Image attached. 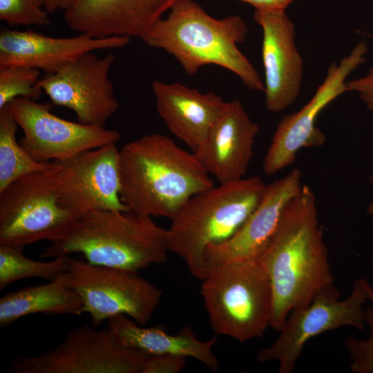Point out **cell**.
<instances>
[{"instance_id":"1","label":"cell","mask_w":373,"mask_h":373,"mask_svg":"<svg viewBox=\"0 0 373 373\" xmlns=\"http://www.w3.org/2000/svg\"><path fill=\"white\" fill-rule=\"evenodd\" d=\"M258 260L272 289L269 327L278 332L293 310L307 306L318 291L333 284L316 198L309 186L303 185L285 207Z\"/></svg>"},{"instance_id":"2","label":"cell","mask_w":373,"mask_h":373,"mask_svg":"<svg viewBox=\"0 0 373 373\" xmlns=\"http://www.w3.org/2000/svg\"><path fill=\"white\" fill-rule=\"evenodd\" d=\"M119 151L120 198L133 213L171 220L193 195L214 185L194 153L165 135H144Z\"/></svg>"},{"instance_id":"3","label":"cell","mask_w":373,"mask_h":373,"mask_svg":"<svg viewBox=\"0 0 373 373\" xmlns=\"http://www.w3.org/2000/svg\"><path fill=\"white\" fill-rule=\"evenodd\" d=\"M248 31L239 15L216 19L194 0H180L141 39L171 55L189 75L216 65L236 75L248 88L264 92L263 81L238 47Z\"/></svg>"},{"instance_id":"4","label":"cell","mask_w":373,"mask_h":373,"mask_svg":"<svg viewBox=\"0 0 373 373\" xmlns=\"http://www.w3.org/2000/svg\"><path fill=\"white\" fill-rule=\"evenodd\" d=\"M169 251L168 230L153 218L130 211L95 210L76 217L41 257L81 254L93 265L137 271L165 262Z\"/></svg>"},{"instance_id":"5","label":"cell","mask_w":373,"mask_h":373,"mask_svg":"<svg viewBox=\"0 0 373 373\" xmlns=\"http://www.w3.org/2000/svg\"><path fill=\"white\" fill-rule=\"evenodd\" d=\"M266 185L258 176L220 184L193 195L171 220V252L181 258L190 274L203 280L204 251L233 236L259 204Z\"/></svg>"},{"instance_id":"6","label":"cell","mask_w":373,"mask_h":373,"mask_svg":"<svg viewBox=\"0 0 373 373\" xmlns=\"http://www.w3.org/2000/svg\"><path fill=\"white\" fill-rule=\"evenodd\" d=\"M200 295L211 329L244 343L261 338L273 308L271 281L259 260H238L211 269Z\"/></svg>"},{"instance_id":"7","label":"cell","mask_w":373,"mask_h":373,"mask_svg":"<svg viewBox=\"0 0 373 373\" xmlns=\"http://www.w3.org/2000/svg\"><path fill=\"white\" fill-rule=\"evenodd\" d=\"M60 164L22 176L0 192V245L24 247L64 235L75 217L59 204Z\"/></svg>"},{"instance_id":"8","label":"cell","mask_w":373,"mask_h":373,"mask_svg":"<svg viewBox=\"0 0 373 373\" xmlns=\"http://www.w3.org/2000/svg\"><path fill=\"white\" fill-rule=\"evenodd\" d=\"M367 302L373 304V286L365 278L356 279L350 295L339 299L333 285L323 287L306 307L293 310L278 338L260 350L259 362L276 361L279 373H291L305 343L312 338L341 327L350 326L363 332L365 327Z\"/></svg>"},{"instance_id":"9","label":"cell","mask_w":373,"mask_h":373,"mask_svg":"<svg viewBox=\"0 0 373 373\" xmlns=\"http://www.w3.org/2000/svg\"><path fill=\"white\" fill-rule=\"evenodd\" d=\"M70 287L83 303L94 327L105 320L126 315L146 325L159 305L162 291L137 271L93 265L70 258Z\"/></svg>"},{"instance_id":"10","label":"cell","mask_w":373,"mask_h":373,"mask_svg":"<svg viewBox=\"0 0 373 373\" xmlns=\"http://www.w3.org/2000/svg\"><path fill=\"white\" fill-rule=\"evenodd\" d=\"M87 325L69 330L54 348L39 355L18 356L12 373H142L149 357L121 344L106 327Z\"/></svg>"},{"instance_id":"11","label":"cell","mask_w":373,"mask_h":373,"mask_svg":"<svg viewBox=\"0 0 373 373\" xmlns=\"http://www.w3.org/2000/svg\"><path fill=\"white\" fill-rule=\"evenodd\" d=\"M367 52V44L361 41L338 63H331L325 79L310 100L298 111L280 119L262 162L266 175H271L289 166L301 149L325 144L326 136L316 125L317 117L330 103L347 92L348 76L365 61Z\"/></svg>"},{"instance_id":"12","label":"cell","mask_w":373,"mask_h":373,"mask_svg":"<svg viewBox=\"0 0 373 373\" xmlns=\"http://www.w3.org/2000/svg\"><path fill=\"white\" fill-rule=\"evenodd\" d=\"M115 60L113 54L99 57L88 52L57 71L45 74L37 86L53 106L73 111L79 122L105 127L119 108L108 77Z\"/></svg>"},{"instance_id":"13","label":"cell","mask_w":373,"mask_h":373,"mask_svg":"<svg viewBox=\"0 0 373 373\" xmlns=\"http://www.w3.org/2000/svg\"><path fill=\"white\" fill-rule=\"evenodd\" d=\"M23 135L20 144L35 160L64 162L108 144L117 143L119 131L73 122L51 112L52 104L17 97L10 103Z\"/></svg>"},{"instance_id":"14","label":"cell","mask_w":373,"mask_h":373,"mask_svg":"<svg viewBox=\"0 0 373 373\" xmlns=\"http://www.w3.org/2000/svg\"><path fill=\"white\" fill-rule=\"evenodd\" d=\"M59 162V204L73 216L95 210L128 211L120 198V151L116 143Z\"/></svg>"},{"instance_id":"15","label":"cell","mask_w":373,"mask_h":373,"mask_svg":"<svg viewBox=\"0 0 373 373\" xmlns=\"http://www.w3.org/2000/svg\"><path fill=\"white\" fill-rule=\"evenodd\" d=\"M254 19L262 32L265 106L269 111L278 113L297 99L303 77L295 26L283 10H255Z\"/></svg>"},{"instance_id":"16","label":"cell","mask_w":373,"mask_h":373,"mask_svg":"<svg viewBox=\"0 0 373 373\" xmlns=\"http://www.w3.org/2000/svg\"><path fill=\"white\" fill-rule=\"evenodd\" d=\"M301 178L300 171L294 169L285 177L266 185L259 204L240 229L228 240L207 247L204 259L207 273L227 262L260 257L285 207L301 191Z\"/></svg>"},{"instance_id":"17","label":"cell","mask_w":373,"mask_h":373,"mask_svg":"<svg viewBox=\"0 0 373 373\" xmlns=\"http://www.w3.org/2000/svg\"><path fill=\"white\" fill-rule=\"evenodd\" d=\"M180 0H73L64 11L71 30L93 37H142Z\"/></svg>"},{"instance_id":"18","label":"cell","mask_w":373,"mask_h":373,"mask_svg":"<svg viewBox=\"0 0 373 373\" xmlns=\"http://www.w3.org/2000/svg\"><path fill=\"white\" fill-rule=\"evenodd\" d=\"M126 37H93L79 34L70 37H55L32 30L3 28L0 32V66H17L57 71L66 64L97 50L126 46Z\"/></svg>"},{"instance_id":"19","label":"cell","mask_w":373,"mask_h":373,"mask_svg":"<svg viewBox=\"0 0 373 373\" xmlns=\"http://www.w3.org/2000/svg\"><path fill=\"white\" fill-rule=\"evenodd\" d=\"M259 131L240 100L227 102L206 140L193 153L219 184L241 180L251 160Z\"/></svg>"},{"instance_id":"20","label":"cell","mask_w":373,"mask_h":373,"mask_svg":"<svg viewBox=\"0 0 373 373\" xmlns=\"http://www.w3.org/2000/svg\"><path fill=\"white\" fill-rule=\"evenodd\" d=\"M156 111L170 132L192 152L204 142L227 102L180 83H152Z\"/></svg>"},{"instance_id":"21","label":"cell","mask_w":373,"mask_h":373,"mask_svg":"<svg viewBox=\"0 0 373 373\" xmlns=\"http://www.w3.org/2000/svg\"><path fill=\"white\" fill-rule=\"evenodd\" d=\"M107 327L124 346L146 355L173 354L190 357L212 372L219 370V360L213 351L216 336L208 341L199 340L191 328L186 326L177 334H170L164 325L145 327L122 314L109 318Z\"/></svg>"},{"instance_id":"22","label":"cell","mask_w":373,"mask_h":373,"mask_svg":"<svg viewBox=\"0 0 373 373\" xmlns=\"http://www.w3.org/2000/svg\"><path fill=\"white\" fill-rule=\"evenodd\" d=\"M68 271L48 283L8 292L0 298V327L35 314L76 315L83 313V303L69 285Z\"/></svg>"},{"instance_id":"23","label":"cell","mask_w":373,"mask_h":373,"mask_svg":"<svg viewBox=\"0 0 373 373\" xmlns=\"http://www.w3.org/2000/svg\"><path fill=\"white\" fill-rule=\"evenodd\" d=\"M19 126L8 104L0 108V192L26 175L52 168V163L33 159L17 142Z\"/></svg>"},{"instance_id":"24","label":"cell","mask_w":373,"mask_h":373,"mask_svg":"<svg viewBox=\"0 0 373 373\" xmlns=\"http://www.w3.org/2000/svg\"><path fill=\"white\" fill-rule=\"evenodd\" d=\"M23 247L0 245V289L19 280L39 278L52 280L68 271L70 256H58L49 261L30 259Z\"/></svg>"},{"instance_id":"25","label":"cell","mask_w":373,"mask_h":373,"mask_svg":"<svg viewBox=\"0 0 373 373\" xmlns=\"http://www.w3.org/2000/svg\"><path fill=\"white\" fill-rule=\"evenodd\" d=\"M40 75L35 68L0 66V108L17 97L39 99L43 93L37 86Z\"/></svg>"},{"instance_id":"26","label":"cell","mask_w":373,"mask_h":373,"mask_svg":"<svg viewBox=\"0 0 373 373\" xmlns=\"http://www.w3.org/2000/svg\"><path fill=\"white\" fill-rule=\"evenodd\" d=\"M46 0H0V20L9 26L50 24Z\"/></svg>"},{"instance_id":"27","label":"cell","mask_w":373,"mask_h":373,"mask_svg":"<svg viewBox=\"0 0 373 373\" xmlns=\"http://www.w3.org/2000/svg\"><path fill=\"white\" fill-rule=\"evenodd\" d=\"M365 324L369 328L367 338L349 336L345 341L350 358V370L354 373H373V306L365 309Z\"/></svg>"},{"instance_id":"28","label":"cell","mask_w":373,"mask_h":373,"mask_svg":"<svg viewBox=\"0 0 373 373\" xmlns=\"http://www.w3.org/2000/svg\"><path fill=\"white\" fill-rule=\"evenodd\" d=\"M187 358L173 354L149 356L142 373H178L186 365Z\"/></svg>"},{"instance_id":"29","label":"cell","mask_w":373,"mask_h":373,"mask_svg":"<svg viewBox=\"0 0 373 373\" xmlns=\"http://www.w3.org/2000/svg\"><path fill=\"white\" fill-rule=\"evenodd\" d=\"M347 92L358 94L366 108L373 113V66L363 76L346 82Z\"/></svg>"},{"instance_id":"30","label":"cell","mask_w":373,"mask_h":373,"mask_svg":"<svg viewBox=\"0 0 373 373\" xmlns=\"http://www.w3.org/2000/svg\"><path fill=\"white\" fill-rule=\"evenodd\" d=\"M251 5L256 10H276L285 9L296 0H239Z\"/></svg>"},{"instance_id":"31","label":"cell","mask_w":373,"mask_h":373,"mask_svg":"<svg viewBox=\"0 0 373 373\" xmlns=\"http://www.w3.org/2000/svg\"><path fill=\"white\" fill-rule=\"evenodd\" d=\"M73 0H46L45 9L49 14L57 10L66 11Z\"/></svg>"},{"instance_id":"32","label":"cell","mask_w":373,"mask_h":373,"mask_svg":"<svg viewBox=\"0 0 373 373\" xmlns=\"http://www.w3.org/2000/svg\"><path fill=\"white\" fill-rule=\"evenodd\" d=\"M369 182L373 186V174L370 175ZM367 211L369 214H373V203L369 204Z\"/></svg>"}]
</instances>
